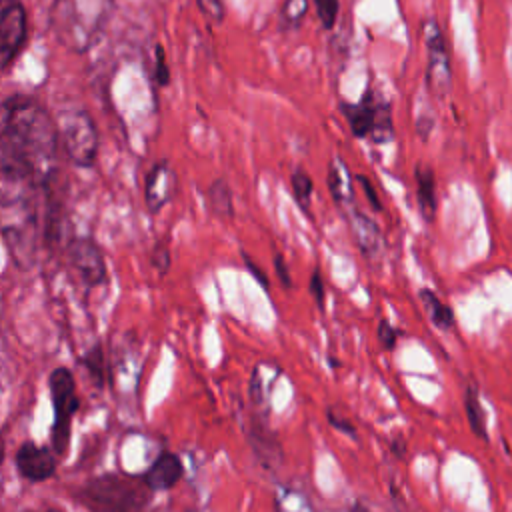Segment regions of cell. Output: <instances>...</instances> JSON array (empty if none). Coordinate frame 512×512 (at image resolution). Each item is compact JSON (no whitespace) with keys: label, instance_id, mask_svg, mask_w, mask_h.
<instances>
[{"label":"cell","instance_id":"26","mask_svg":"<svg viewBox=\"0 0 512 512\" xmlns=\"http://www.w3.org/2000/svg\"><path fill=\"white\" fill-rule=\"evenodd\" d=\"M150 262H152V266L156 268V272H158L160 276H164V274L168 272L172 258H170V250H168V246H166L164 242H158V244L154 246L152 256H150Z\"/></svg>","mask_w":512,"mask_h":512},{"label":"cell","instance_id":"22","mask_svg":"<svg viewBox=\"0 0 512 512\" xmlns=\"http://www.w3.org/2000/svg\"><path fill=\"white\" fill-rule=\"evenodd\" d=\"M316 8V16L324 30H332L340 12V0H312Z\"/></svg>","mask_w":512,"mask_h":512},{"label":"cell","instance_id":"7","mask_svg":"<svg viewBox=\"0 0 512 512\" xmlns=\"http://www.w3.org/2000/svg\"><path fill=\"white\" fill-rule=\"evenodd\" d=\"M70 266L88 286H98L106 280V262L98 244L90 238H72L66 246Z\"/></svg>","mask_w":512,"mask_h":512},{"label":"cell","instance_id":"34","mask_svg":"<svg viewBox=\"0 0 512 512\" xmlns=\"http://www.w3.org/2000/svg\"><path fill=\"white\" fill-rule=\"evenodd\" d=\"M390 450H392L398 458H404V454H406V442H404V438H402V436L394 438L392 444H390Z\"/></svg>","mask_w":512,"mask_h":512},{"label":"cell","instance_id":"13","mask_svg":"<svg viewBox=\"0 0 512 512\" xmlns=\"http://www.w3.org/2000/svg\"><path fill=\"white\" fill-rule=\"evenodd\" d=\"M326 184H328L332 200L342 208V212H348V210L356 208L354 178H352L346 162L340 160L338 156H332V160L328 162Z\"/></svg>","mask_w":512,"mask_h":512},{"label":"cell","instance_id":"27","mask_svg":"<svg viewBox=\"0 0 512 512\" xmlns=\"http://www.w3.org/2000/svg\"><path fill=\"white\" fill-rule=\"evenodd\" d=\"M308 290L316 302V306L320 310H324V302H326V286H324V280H322V274L318 268L312 270L310 274V282H308Z\"/></svg>","mask_w":512,"mask_h":512},{"label":"cell","instance_id":"4","mask_svg":"<svg viewBox=\"0 0 512 512\" xmlns=\"http://www.w3.org/2000/svg\"><path fill=\"white\" fill-rule=\"evenodd\" d=\"M48 388L54 408V422H52V452L64 454L68 450L70 442V426L72 416L78 410V398H76V382L68 368H54L48 376Z\"/></svg>","mask_w":512,"mask_h":512},{"label":"cell","instance_id":"11","mask_svg":"<svg viewBox=\"0 0 512 512\" xmlns=\"http://www.w3.org/2000/svg\"><path fill=\"white\" fill-rule=\"evenodd\" d=\"M248 442L252 446V452L260 460V464L268 470H274L282 464V446L276 438V434L268 428L266 420L254 418L248 428Z\"/></svg>","mask_w":512,"mask_h":512},{"label":"cell","instance_id":"6","mask_svg":"<svg viewBox=\"0 0 512 512\" xmlns=\"http://www.w3.org/2000/svg\"><path fill=\"white\" fill-rule=\"evenodd\" d=\"M28 36L26 10L20 0H0V68L14 62Z\"/></svg>","mask_w":512,"mask_h":512},{"label":"cell","instance_id":"28","mask_svg":"<svg viewBox=\"0 0 512 512\" xmlns=\"http://www.w3.org/2000/svg\"><path fill=\"white\" fill-rule=\"evenodd\" d=\"M376 336H378V340H380V344L386 348V350H392L394 346H396V342H398V336H400V332L386 320V318H382L380 322H378V328H376Z\"/></svg>","mask_w":512,"mask_h":512},{"label":"cell","instance_id":"18","mask_svg":"<svg viewBox=\"0 0 512 512\" xmlns=\"http://www.w3.org/2000/svg\"><path fill=\"white\" fill-rule=\"evenodd\" d=\"M464 410H466V418H468V424H470V430L474 432V436H478L480 440H488V434H486V412H484V406L480 402L478 388L474 384L466 386Z\"/></svg>","mask_w":512,"mask_h":512},{"label":"cell","instance_id":"20","mask_svg":"<svg viewBox=\"0 0 512 512\" xmlns=\"http://www.w3.org/2000/svg\"><path fill=\"white\" fill-rule=\"evenodd\" d=\"M290 186H292V194H294V200L298 204V208L310 216V198H312V192H314V184H312V178L308 176L306 170L302 168H296L292 170L290 174Z\"/></svg>","mask_w":512,"mask_h":512},{"label":"cell","instance_id":"1","mask_svg":"<svg viewBox=\"0 0 512 512\" xmlns=\"http://www.w3.org/2000/svg\"><path fill=\"white\" fill-rule=\"evenodd\" d=\"M56 152L58 128L38 100L16 94L0 102V180L48 186Z\"/></svg>","mask_w":512,"mask_h":512},{"label":"cell","instance_id":"33","mask_svg":"<svg viewBox=\"0 0 512 512\" xmlns=\"http://www.w3.org/2000/svg\"><path fill=\"white\" fill-rule=\"evenodd\" d=\"M414 128H416L418 138H420L422 142H426L428 136H430V132H432V128H434V116H430V114H428V116H418Z\"/></svg>","mask_w":512,"mask_h":512},{"label":"cell","instance_id":"8","mask_svg":"<svg viewBox=\"0 0 512 512\" xmlns=\"http://www.w3.org/2000/svg\"><path fill=\"white\" fill-rule=\"evenodd\" d=\"M178 186V176L168 160L156 162L144 180V204L150 214H158L168 202H172Z\"/></svg>","mask_w":512,"mask_h":512},{"label":"cell","instance_id":"21","mask_svg":"<svg viewBox=\"0 0 512 512\" xmlns=\"http://www.w3.org/2000/svg\"><path fill=\"white\" fill-rule=\"evenodd\" d=\"M310 10V0H284L280 6V22L284 28H298Z\"/></svg>","mask_w":512,"mask_h":512},{"label":"cell","instance_id":"29","mask_svg":"<svg viewBox=\"0 0 512 512\" xmlns=\"http://www.w3.org/2000/svg\"><path fill=\"white\" fill-rule=\"evenodd\" d=\"M326 420H328V424H330L334 430H338V432H342V434L350 436L352 440H358V434H356L354 424H352L348 418H344V416L336 414L332 408H328V410H326Z\"/></svg>","mask_w":512,"mask_h":512},{"label":"cell","instance_id":"2","mask_svg":"<svg viewBox=\"0 0 512 512\" xmlns=\"http://www.w3.org/2000/svg\"><path fill=\"white\" fill-rule=\"evenodd\" d=\"M76 500L90 512H144L152 490L142 476L102 474L76 490Z\"/></svg>","mask_w":512,"mask_h":512},{"label":"cell","instance_id":"12","mask_svg":"<svg viewBox=\"0 0 512 512\" xmlns=\"http://www.w3.org/2000/svg\"><path fill=\"white\" fill-rule=\"evenodd\" d=\"M376 96H378V90L368 88L358 104H352L348 100L340 102V112L348 120V126L352 130L354 138H368L372 134Z\"/></svg>","mask_w":512,"mask_h":512},{"label":"cell","instance_id":"9","mask_svg":"<svg viewBox=\"0 0 512 512\" xmlns=\"http://www.w3.org/2000/svg\"><path fill=\"white\" fill-rule=\"evenodd\" d=\"M16 470L30 482L48 480L56 470L54 452L46 446L24 442L16 452Z\"/></svg>","mask_w":512,"mask_h":512},{"label":"cell","instance_id":"5","mask_svg":"<svg viewBox=\"0 0 512 512\" xmlns=\"http://www.w3.org/2000/svg\"><path fill=\"white\" fill-rule=\"evenodd\" d=\"M424 42H426V88L436 98H446L452 90V68H450V56L446 48L444 34L440 30V24L436 18H428L422 24Z\"/></svg>","mask_w":512,"mask_h":512},{"label":"cell","instance_id":"19","mask_svg":"<svg viewBox=\"0 0 512 512\" xmlns=\"http://www.w3.org/2000/svg\"><path fill=\"white\" fill-rule=\"evenodd\" d=\"M370 138L376 144H386L394 140V124H392V106L390 102L378 92L376 108H374V130Z\"/></svg>","mask_w":512,"mask_h":512},{"label":"cell","instance_id":"3","mask_svg":"<svg viewBox=\"0 0 512 512\" xmlns=\"http://www.w3.org/2000/svg\"><path fill=\"white\" fill-rule=\"evenodd\" d=\"M58 144L66 158L78 168H92L98 156V130L86 110H74L62 116Z\"/></svg>","mask_w":512,"mask_h":512},{"label":"cell","instance_id":"14","mask_svg":"<svg viewBox=\"0 0 512 512\" xmlns=\"http://www.w3.org/2000/svg\"><path fill=\"white\" fill-rule=\"evenodd\" d=\"M182 474H184V466L180 458L172 452H162L150 464V468L142 474V478L152 492H158V490H170L172 486H176Z\"/></svg>","mask_w":512,"mask_h":512},{"label":"cell","instance_id":"32","mask_svg":"<svg viewBox=\"0 0 512 512\" xmlns=\"http://www.w3.org/2000/svg\"><path fill=\"white\" fill-rule=\"evenodd\" d=\"M274 270H276V276L280 278V284L284 288H292V278H290L288 266H286L282 254H278V252H274Z\"/></svg>","mask_w":512,"mask_h":512},{"label":"cell","instance_id":"10","mask_svg":"<svg viewBox=\"0 0 512 512\" xmlns=\"http://www.w3.org/2000/svg\"><path fill=\"white\" fill-rule=\"evenodd\" d=\"M352 240L360 254L368 260H374L382 252V232L374 218L366 216L362 210L352 208L344 212Z\"/></svg>","mask_w":512,"mask_h":512},{"label":"cell","instance_id":"17","mask_svg":"<svg viewBox=\"0 0 512 512\" xmlns=\"http://www.w3.org/2000/svg\"><path fill=\"white\" fill-rule=\"evenodd\" d=\"M208 208L214 216L222 220H230L234 216V202H232V190L224 178H216L206 192Z\"/></svg>","mask_w":512,"mask_h":512},{"label":"cell","instance_id":"36","mask_svg":"<svg viewBox=\"0 0 512 512\" xmlns=\"http://www.w3.org/2000/svg\"><path fill=\"white\" fill-rule=\"evenodd\" d=\"M0 462H2V440H0Z\"/></svg>","mask_w":512,"mask_h":512},{"label":"cell","instance_id":"23","mask_svg":"<svg viewBox=\"0 0 512 512\" xmlns=\"http://www.w3.org/2000/svg\"><path fill=\"white\" fill-rule=\"evenodd\" d=\"M84 366L88 368L90 376L94 378V382L98 386H102L104 382V354H102V348L100 346H94L84 358H82Z\"/></svg>","mask_w":512,"mask_h":512},{"label":"cell","instance_id":"25","mask_svg":"<svg viewBox=\"0 0 512 512\" xmlns=\"http://www.w3.org/2000/svg\"><path fill=\"white\" fill-rule=\"evenodd\" d=\"M200 12L214 24H222L226 18V10H224V2L222 0H196Z\"/></svg>","mask_w":512,"mask_h":512},{"label":"cell","instance_id":"24","mask_svg":"<svg viewBox=\"0 0 512 512\" xmlns=\"http://www.w3.org/2000/svg\"><path fill=\"white\" fill-rule=\"evenodd\" d=\"M154 78L158 86H168L170 84V68L166 62V52L160 44L154 48Z\"/></svg>","mask_w":512,"mask_h":512},{"label":"cell","instance_id":"15","mask_svg":"<svg viewBox=\"0 0 512 512\" xmlns=\"http://www.w3.org/2000/svg\"><path fill=\"white\" fill-rule=\"evenodd\" d=\"M416 180V198L422 212V218L426 222H432L438 212V200H436V178L434 172L428 166L418 164L414 170Z\"/></svg>","mask_w":512,"mask_h":512},{"label":"cell","instance_id":"35","mask_svg":"<svg viewBox=\"0 0 512 512\" xmlns=\"http://www.w3.org/2000/svg\"><path fill=\"white\" fill-rule=\"evenodd\" d=\"M348 512H372V510H368L364 504L356 502V504H352V506H350V510H348Z\"/></svg>","mask_w":512,"mask_h":512},{"label":"cell","instance_id":"30","mask_svg":"<svg viewBox=\"0 0 512 512\" xmlns=\"http://www.w3.org/2000/svg\"><path fill=\"white\" fill-rule=\"evenodd\" d=\"M354 180L360 184V188H362V192H364V196H366L370 208H372L374 212H382V202H380V196H378V192H376L372 180H370L368 176H364V174L354 176Z\"/></svg>","mask_w":512,"mask_h":512},{"label":"cell","instance_id":"16","mask_svg":"<svg viewBox=\"0 0 512 512\" xmlns=\"http://www.w3.org/2000/svg\"><path fill=\"white\" fill-rule=\"evenodd\" d=\"M418 296H420V300H422V304H424V308H426V312H428V316H430V320H432V324H434L436 328H440V330H444V332H448V330L454 328L456 318H454L452 308H450L448 304H444V302L440 300V296H438L434 290H430V288H420Z\"/></svg>","mask_w":512,"mask_h":512},{"label":"cell","instance_id":"31","mask_svg":"<svg viewBox=\"0 0 512 512\" xmlns=\"http://www.w3.org/2000/svg\"><path fill=\"white\" fill-rule=\"evenodd\" d=\"M242 258H244V264H246V268H248V272L256 278V282L260 284V286H264V290H268L270 288V282H268V276H266V272L262 270V268H258V264L246 254V252H242Z\"/></svg>","mask_w":512,"mask_h":512}]
</instances>
